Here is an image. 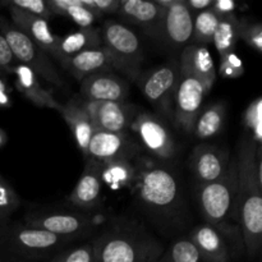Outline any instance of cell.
Returning a JSON list of instances; mask_svg holds the SVG:
<instances>
[{
    "mask_svg": "<svg viewBox=\"0 0 262 262\" xmlns=\"http://www.w3.org/2000/svg\"><path fill=\"white\" fill-rule=\"evenodd\" d=\"M130 192L140 211L160 233L177 234L187 229L191 211L181 177L168 164L137 159Z\"/></svg>",
    "mask_w": 262,
    "mask_h": 262,
    "instance_id": "6da1fadb",
    "label": "cell"
},
{
    "mask_svg": "<svg viewBox=\"0 0 262 262\" xmlns=\"http://www.w3.org/2000/svg\"><path fill=\"white\" fill-rule=\"evenodd\" d=\"M256 147L250 136H243L238 143V187L232 216L241 228L250 260L257 257L262 246V186L256 178Z\"/></svg>",
    "mask_w": 262,
    "mask_h": 262,
    "instance_id": "7a4b0ae2",
    "label": "cell"
},
{
    "mask_svg": "<svg viewBox=\"0 0 262 262\" xmlns=\"http://www.w3.org/2000/svg\"><path fill=\"white\" fill-rule=\"evenodd\" d=\"M92 242L97 262H158L165 251L145 225L127 217H114Z\"/></svg>",
    "mask_w": 262,
    "mask_h": 262,
    "instance_id": "3957f363",
    "label": "cell"
},
{
    "mask_svg": "<svg viewBox=\"0 0 262 262\" xmlns=\"http://www.w3.org/2000/svg\"><path fill=\"white\" fill-rule=\"evenodd\" d=\"M71 241L15 223L0 232V262H37L53 258Z\"/></svg>",
    "mask_w": 262,
    "mask_h": 262,
    "instance_id": "277c9868",
    "label": "cell"
},
{
    "mask_svg": "<svg viewBox=\"0 0 262 262\" xmlns=\"http://www.w3.org/2000/svg\"><path fill=\"white\" fill-rule=\"evenodd\" d=\"M101 38L102 46L112 55L115 71L132 82H137L145 60V51L137 33L124 23L106 19L101 28Z\"/></svg>",
    "mask_w": 262,
    "mask_h": 262,
    "instance_id": "5b68a950",
    "label": "cell"
},
{
    "mask_svg": "<svg viewBox=\"0 0 262 262\" xmlns=\"http://www.w3.org/2000/svg\"><path fill=\"white\" fill-rule=\"evenodd\" d=\"M238 187L237 160L232 159L224 176L210 183L196 184L200 211L207 224L228 222L233 216Z\"/></svg>",
    "mask_w": 262,
    "mask_h": 262,
    "instance_id": "8992f818",
    "label": "cell"
},
{
    "mask_svg": "<svg viewBox=\"0 0 262 262\" xmlns=\"http://www.w3.org/2000/svg\"><path fill=\"white\" fill-rule=\"evenodd\" d=\"M181 78L178 59H170L140 77L141 92L164 119L173 122L174 99Z\"/></svg>",
    "mask_w": 262,
    "mask_h": 262,
    "instance_id": "52a82bcc",
    "label": "cell"
},
{
    "mask_svg": "<svg viewBox=\"0 0 262 262\" xmlns=\"http://www.w3.org/2000/svg\"><path fill=\"white\" fill-rule=\"evenodd\" d=\"M0 33L7 40L18 64L27 67L49 83L63 87V78L49 58V54L3 17H0Z\"/></svg>",
    "mask_w": 262,
    "mask_h": 262,
    "instance_id": "ba28073f",
    "label": "cell"
},
{
    "mask_svg": "<svg viewBox=\"0 0 262 262\" xmlns=\"http://www.w3.org/2000/svg\"><path fill=\"white\" fill-rule=\"evenodd\" d=\"M130 130L137 136L141 147L159 161H170L177 156V143L168 125L151 113H138Z\"/></svg>",
    "mask_w": 262,
    "mask_h": 262,
    "instance_id": "9c48e42d",
    "label": "cell"
},
{
    "mask_svg": "<svg viewBox=\"0 0 262 262\" xmlns=\"http://www.w3.org/2000/svg\"><path fill=\"white\" fill-rule=\"evenodd\" d=\"M25 224L45 230L58 237L73 239L87 237L95 229L92 217L82 212L72 211H36L25 216Z\"/></svg>",
    "mask_w": 262,
    "mask_h": 262,
    "instance_id": "30bf717a",
    "label": "cell"
},
{
    "mask_svg": "<svg viewBox=\"0 0 262 262\" xmlns=\"http://www.w3.org/2000/svg\"><path fill=\"white\" fill-rule=\"evenodd\" d=\"M206 95L204 86L194 77L181 71L173 114V123L179 130L193 133L194 123L201 113L202 102Z\"/></svg>",
    "mask_w": 262,
    "mask_h": 262,
    "instance_id": "8fae6325",
    "label": "cell"
},
{
    "mask_svg": "<svg viewBox=\"0 0 262 262\" xmlns=\"http://www.w3.org/2000/svg\"><path fill=\"white\" fill-rule=\"evenodd\" d=\"M141 152V146L127 132H106V130H94L89 148L87 158L97 163H107L113 160H129Z\"/></svg>",
    "mask_w": 262,
    "mask_h": 262,
    "instance_id": "7c38bea8",
    "label": "cell"
},
{
    "mask_svg": "<svg viewBox=\"0 0 262 262\" xmlns=\"http://www.w3.org/2000/svg\"><path fill=\"white\" fill-rule=\"evenodd\" d=\"M83 104L92 120L94 130L127 132L140 113V109L136 105L125 101H83Z\"/></svg>",
    "mask_w": 262,
    "mask_h": 262,
    "instance_id": "4fadbf2b",
    "label": "cell"
},
{
    "mask_svg": "<svg viewBox=\"0 0 262 262\" xmlns=\"http://www.w3.org/2000/svg\"><path fill=\"white\" fill-rule=\"evenodd\" d=\"M118 13L125 23L140 27L148 37L156 42H161L165 10L161 9L154 0H120Z\"/></svg>",
    "mask_w": 262,
    "mask_h": 262,
    "instance_id": "5bb4252c",
    "label": "cell"
},
{
    "mask_svg": "<svg viewBox=\"0 0 262 262\" xmlns=\"http://www.w3.org/2000/svg\"><path fill=\"white\" fill-rule=\"evenodd\" d=\"M229 163L230 158L228 151L209 143L197 145L192 151L189 160L197 184L210 183L219 179L225 174Z\"/></svg>",
    "mask_w": 262,
    "mask_h": 262,
    "instance_id": "9a60e30c",
    "label": "cell"
},
{
    "mask_svg": "<svg viewBox=\"0 0 262 262\" xmlns=\"http://www.w3.org/2000/svg\"><path fill=\"white\" fill-rule=\"evenodd\" d=\"M81 94L84 101H125L129 95V84L113 72H104L82 79Z\"/></svg>",
    "mask_w": 262,
    "mask_h": 262,
    "instance_id": "2e32d148",
    "label": "cell"
},
{
    "mask_svg": "<svg viewBox=\"0 0 262 262\" xmlns=\"http://www.w3.org/2000/svg\"><path fill=\"white\" fill-rule=\"evenodd\" d=\"M101 191V164L92 159H87L81 178L69 194L68 201L78 209L90 211L100 206Z\"/></svg>",
    "mask_w": 262,
    "mask_h": 262,
    "instance_id": "e0dca14e",
    "label": "cell"
},
{
    "mask_svg": "<svg viewBox=\"0 0 262 262\" xmlns=\"http://www.w3.org/2000/svg\"><path fill=\"white\" fill-rule=\"evenodd\" d=\"M178 60L181 71L194 77L209 95L216 81V69L209 49L193 43L187 45Z\"/></svg>",
    "mask_w": 262,
    "mask_h": 262,
    "instance_id": "ac0fdd59",
    "label": "cell"
},
{
    "mask_svg": "<svg viewBox=\"0 0 262 262\" xmlns=\"http://www.w3.org/2000/svg\"><path fill=\"white\" fill-rule=\"evenodd\" d=\"M193 15L186 7L184 0H177L176 4L165 12L163 27V40L168 48L179 49L192 41Z\"/></svg>",
    "mask_w": 262,
    "mask_h": 262,
    "instance_id": "d6986e66",
    "label": "cell"
},
{
    "mask_svg": "<svg viewBox=\"0 0 262 262\" xmlns=\"http://www.w3.org/2000/svg\"><path fill=\"white\" fill-rule=\"evenodd\" d=\"M5 7L9 10L12 25L15 28H18L20 32L25 33L36 45L40 46L45 53L53 56L59 36L54 35L48 20L36 17V15L28 14V13L22 12V10L10 7V5H5Z\"/></svg>",
    "mask_w": 262,
    "mask_h": 262,
    "instance_id": "ffe728a7",
    "label": "cell"
},
{
    "mask_svg": "<svg viewBox=\"0 0 262 262\" xmlns=\"http://www.w3.org/2000/svg\"><path fill=\"white\" fill-rule=\"evenodd\" d=\"M63 68L72 74L77 81L96 73L114 71V61L109 51L104 48L89 49L61 63Z\"/></svg>",
    "mask_w": 262,
    "mask_h": 262,
    "instance_id": "44dd1931",
    "label": "cell"
},
{
    "mask_svg": "<svg viewBox=\"0 0 262 262\" xmlns=\"http://www.w3.org/2000/svg\"><path fill=\"white\" fill-rule=\"evenodd\" d=\"M189 239L193 242L205 262H230L232 253L222 233L211 224L197 225L192 229Z\"/></svg>",
    "mask_w": 262,
    "mask_h": 262,
    "instance_id": "7402d4cb",
    "label": "cell"
},
{
    "mask_svg": "<svg viewBox=\"0 0 262 262\" xmlns=\"http://www.w3.org/2000/svg\"><path fill=\"white\" fill-rule=\"evenodd\" d=\"M10 73L14 74V83L18 92L25 96L28 101L38 107H49V109L60 112L61 104L54 97L51 91L43 89L40 78L31 69L22 64H17Z\"/></svg>",
    "mask_w": 262,
    "mask_h": 262,
    "instance_id": "603a6c76",
    "label": "cell"
},
{
    "mask_svg": "<svg viewBox=\"0 0 262 262\" xmlns=\"http://www.w3.org/2000/svg\"><path fill=\"white\" fill-rule=\"evenodd\" d=\"M59 113L64 118L68 127L71 128L77 147L81 150L84 158H87V148L94 135V125H92L89 112L84 107L83 101H77L73 99L67 104H61V109Z\"/></svg>",
    "mask_w": 262,
    "mask_h": 262,
    "instance_id": "cb8c5ba5",
    "label": "cell"
},
{
    "mask_svg": "<svg viewBox=\"0 0 262 262\" xmlns=\"http://www.w3.org/2000/svg\"><path fill=\"white\" fill-rule=\"evenodd\" d=\"M100 46H102L101 28H78L66 36H59L53 58H55L61 64L67 59L82 51L100 48Z\"/></svg>",
    "mask_w": 262,
    "mask_h": 262,
    "instance_id": "d4e9b609",
    "label": "cell"
},
{
    "mask_svg": "<svg viewBox=\"0 0 262 262\" xmlns=\"http://www.w3.org/2000/svg\"><path fill=\"white\" fill-rule=\"evenodd\" d=\"M227 117V107L222 101L210 104L197 117L193 133L200 140H209L215 137L223 129Z\"/></svg>",
    "mask_w": 262,
    "mask_h": 262,
    "instance_id": "484cf974",
    "label": "cell"
},
{
    "mask_svg": "<svg viewBox=\"0 0 262 262\" xmlns=\"http://www.w3.org/2000/svg\"><path fill=\"white\" fill-rule=\"evenodd\" d=\"M135 176V164L129 160H113L101 164L102 184H106L113 191L130 188Z\"/></svg>",
    "mask_w": 262,
    "mask_h": 262,
    "instance_id": "4316f807",
    "label": "cell"
},
{
    "mask_svg": "<svg viewBox=\"0 0 262 262\" xmlns=\"http://www.w3.org/2000/svg\"><path fill=\"white\" fill-rule=\"evenodd\" d=\"M46 3L51 14L69 18L79 28L92 27L95 20H97L94 13L84 7L82 0H48Z\"/></svg>",
    "mask_w": 262,
    "mask_h": 262,
    "instance_id": "83f0119b",
    "label": "cell"
},
{
    "mask_svg": "<svg viewBox=\"0 0 262 262\" xmlns=\"http://www.w3.org/2000/svg\"><path fill=\"white\" fill-rule=\"evenodd\" d=\"M239 18L235 14L225 15L219 19L216 31L212 37L215 48L220 56L233 53L239 40Z\"/></svg>",
    "mask_w": 262,
    "mask_h": 262,
    "instance_id": "f1b7e54d",
    "label": "cell"
},
{
    "mask_svg": "<svg viewBox=\"0 0 262 262\" xmlns=\"http://www.w3.org/2000/svg\"><path fill=\"white\" fill-rule=\"evenodd\" d=\"M158 262H205L189 237L177 238Z\"/></svg>",
    "mask_w": 262,
    "mask_h": 262,
    "instance_id": "f546056e",
    "label": "cell"
},
{
    "mask_svg": "<svg viewBox=\"0 0 262 262\" xmlns=\"http://www.w3.org/2000/svg\"><path fill=\"white\" fill-rule=\"evenodd\" d=\"M219 19L220 18L212 12L211 8L194 15L193 35H192L193 45L205 46L212 42V37H214V33L216 31Z\"/></svg>",
    "mask_w": 262,
    "mask_h": 262,
    "instance_id": "4dcf8cb0",
    "label": "cell"
},
{
    "mask_svg": "<svg viewBox=\"0 0 262 262\" xmlns=\"http://www.w3.org/2000/svg\"><path fill=\"white\" fill-rule=\"evenodd\" d=\"M250 137L257 146L262 143V99L260 96L248 104L242 119Z\"/></svg>",
    "mask_w": 262,
    "mask_h": 262,
    "instance_id": "1f68e13d",
    "label": "cell"
},
{
    "mask_svg": "<svg viewBox=\"0 0 262 262\" xmlns=\"http://www.w3.org/2000/svg\"><path fill=\"white\" fill-rule=\"evenodd\" d=\"M49 262H97L94 242H87L73 248H67Z\"/></svg>",
    "mask_w": 262,
    "mask_h": 262,
    "instance_id": "d6a6232c",
    "label": "cell"
},
{
    "mask_svg": "<svg viewBox=\"0 0 262 262\" xmlns=\"http://www.w3.org/2000/svg\"><path fill=\"white\" fill-rule=\"evenodd\" d=\"M238 36L256 53H262V25L260 22L241 18Z\"/></svg>",
    "mask_w": 262,
    "mask_h": 262,
    "instance_id": "836d02e7",
    "label": "cell"
},
{
    "mask_svg": "<svg viewBox=\"0 0 262 262\" xmlns=\"http://www.w3.org/2000/svg\"><path fill=\"white\" fill-rule=\"evenodd\" d=\"M20 206V199L17 192L0 174V217L5 222Z\"/></svg>",
    "mask_w": 262,
    "mask_h": 262,
    "instance_id": "e575fe53",
    "label": "cell"
},
{
    "mask_svg": "<svg viewBox=\"0 0 262 262\" xmlns=\"http://www.w3.org/2000/svg\"><path fill=\"white\" fill-rule=\"evenodd\" d=\"M4 5H10L13 8L28 13V14L36 15L38 18L48 20L53 17L50 9H49L48 3L43 0H8L3 3Z\"/></svg>",
    "mask_w": 262,
    "mask_h": 262,
    "instance_id": "d590c367",
    "label": "cell"
},
{
    "mask_svg": "<svg viewBox=\"0 0 262 262\" xmlns=\"http://www.w3.org/2000/svg\"><path fill=\"white\" fill-rule=\"evenodd\" d=\"M219 73L223 78H239L241 76L245 74V63L234 51L225 54V55L220 56Z\"/></svg>",
    "mask_w": 262,
    "mask_h": 262,
    "instance_id": "8d00e7d4",
    "label": "cell"
},
{
    "mask_svg": "<svg viewBox=\"0 0 262 262\" xmlns=\"http://www.w3.org/2000/svg\"><path fill=\"white\" fill-rule=\"evenodd\" d=\"M82 3L94 13L97 19H101L105 14L118 13L120 8V0H82Z\"/></svg>",
    "mask_w": 262,
    "mask_h": 262,
    "instance_id": "74e56055",
    "label": "cell"
},
{
    "mask_svg": "<svg viewBox=\"0 0 262 262\" xmlns=\"http://www.w3.org/2000/svg\"><path fill=\"white\" fill-rule=\"evenodd\" d=\"M17 64V60H15L7 40L0 33V73L9 74Z\"/></svg>",
    "mask_w": 262,
    "mask_h": 262,
    "instance_id": "f35d334b",
    "label": "cell"
},
{
    "mask_svg": "<svg viewBox=\"0 0 262 262\" xmlns=\"http://www.w3.org/2000/svg\"><path fill=\"white\" fill-rule=\"evenodd\" d=\"M12 106V89L5 73H0V109Z\"/></svg>",
    "mask_w": 262,
    "mask_h": 262,
    "instance_id": "ab89813d",
    "label": "cell"
},
{
    "mask_svg": "<svg viewBox=\"0 0 262 262\" xmlns=\"http://www.w3.org/2000/svg\"><path fill=\"white\" fill-rule=\"evenodd\" d=\"M235 9H237V4L233 0H214L211 7L212 12L219 18L234 14Z\"/></svg>",
    "mask_w": 262,
    "mask_h": 262,
    "instance_id": "60d3db41",
    "label": "cell"
},
{
    "mask_svg": "<svg viewBox=\"0 0 262 262\" xmlns=\"http://www.w3.org/2000/svg\"><path fill=\"white\" fill-rule=\"evenodd\" d=\"M184 3H186V7L188 8L191 14L194 17V15L199 14L200 12L210 9V8L212 7L214 0H184Z\"/></svg>",
    "mask_w": 262,
    "mask_h": 262,
    "instance_id": "b9f144b4",
    "label": "cell"
},
{
    "mask_svg": "<svg viewBox=\"0 0 262 262\" xmlns=\"http://www.w3.org/2000/svg\"><path fill=\"white\" fill-rule=\"evenodd\" d=\"M154 2H155L156 4L161 8V9H164L166 12L169 8H171L174 4H176L177 0H154Z\"/></svg>",
    "mask_w": 262,
    "mask_h": 262,
    "instance_id": "7bdbcfd3",
    "label": "cell"
},
{
    "mask_svg": "<svg viewBox=\"0 0 262 262\" xmlns=\"http://www.w3.org/2000/svg\"><path fill=\"white\" fill-rule=\"evenodd\" d=\"M7 140H8L7 133H5L3 129H0V147H3V146L5 145V142H7Z\"/></svg>",
    "mask_w": 262,
    "mask_h": 262,
    "instance_id": "ee69618b",
    "label": "cell"
},
{
    "mask_svg": "<svg viewBox=\"0 0 262 262\" xmlns=\"http://www.w3.org/2000/svg\"><path fill=\"white\" fill-rule=\"evenodd\" d=\"M8 225V222H5V220H3L2 217H0V232H3L4 230V228Z\"/></svg>",
    "mask_w": 262,
    "mask_h": 262,
    "instance_id": "f6af8a7d",
    "label": "cell"
}]
</instances>
